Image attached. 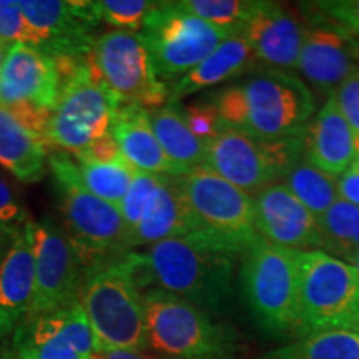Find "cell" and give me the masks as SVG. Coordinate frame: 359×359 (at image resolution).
<instances>
[{
    "instance_id": "5",
    "label": "cell",
    "mask_w": 359,
    "mask_h": 359,
    "mask_svg": "<svg viewBox=\"0 0 359 359\" xmlns=\"http://www.w3.org/2000/svg\"><path fill=\"white\" fill-rule=\"evenodd\" d=\"M175 185L195 228L190 240L238 255L245 253L259 238L255 224L253 196L212 170H191L175 177Z\"/></svg>"
},
{
    "instance_id": "19",
    "label": "cell",
    "mask_w": 359,
    "mask_h": 359,
    "mask_svg": "<svg viewBox=\"0 0 359 359\" xmlns=\"http://www.w3.org/2000/svg\"><path fill=\"white\" fill-rule=\"evenodd\" d=\"M35 288L32 222L17 233L0 262V336L15 333L29 316Z\"/></svg>"
},
{
    "instance_id": "34",
    "label": "cell",
    "mask_w": 359,
    "mask_h": 359,
    "mask_svg": "<svg viewBox=\"0 0 359 359\" xmlns=\"http://www.w3.org/2000/svg\"><path fill=\"white\" fill-rule=\"evenodd\" d=\"M13 43L32 45V34L19 2L0 0V45L8 48Z\"/></svg>"
},
{
    "instance_id": "33",
    "label": "cell",
    "mask_w": 359,
    "mask_h": 359,
    "mask_svg": "<svg viewBox=\"0 0 359 359\" xmlns=\"http://www.w3.org/2000/svg\"><path fill=\"white\" fill-rule=\"evenodd\" d=\"M306 7L359 40V0H325Z\"/></svg>"
},
{
    "instance_id": "43",
    "label": "cell",
    "mask_w": 359,
    "mask_h": 359,
    "mask_svg": "<svg viewBox=\"0 0 359 359\" xmlns=\"http://www.w3.org/2000/svg\"><path fill=\"white\" fill-rule=\"evenodd\" d=\"M24 228V226H22ZM22 228H13V226H8V224L0 222V262H2L4 255L7 253L8 246H11L12 240L15 238L17 233H19Z\"/></svg>"
},
{
    "instance_id": "10",
    "label": "cell",
    "mask_w": 359,
    "mask_h": 359,
    "mask_svg": "<svg viewBox=\"0 0 359 359\" xmlns=\"http://www.w3.org/2000/svg\"><path fill=\"white\" fill-rule=\"evenodd\" d=\"M140 32L161 82H177L233 34L183 11L178 2H158Z\"/></svg>"
},
{
    "instance_id": "45",
    "label": "cell",
    "mask_w": 359,
    "mask_h": 359,
    "mask_svg": "<svg viewBox=\"0 0 359 359\" xmlns=\"http://www.w3.org/2000/svg\"><path fill=\"white\" fill-rule=\"evenodd\" d=\"M0 359H15V353H13V348L6 349V351L0 353Z\"/></svg>"
},
{
    "instance_id": "23",
    "label": "cell",
    "mask_w": 359,
    "mask_h": 359,
    "mask_svg": "<svg viewBox=\"0 0 359 359\" xmlns=\"http://www.w3.org/2000/svg\"><path fill=\"white\" fill-rule=\"evenodd\" d=\"M195 228L185 201L175 185V177H160L150 205L140 223L128 233L130 250L151 246L172 238H193Z\"/></svg>"
},
{
    "instance_id": "37",
    "label": "cell",
    "mask_w": 359,
    "mask_h": 359,
    "mask_svg": "<svg viewBox=\"0 0 359 359\" xmlns=\"http://www.w3.org/2000/svg\"><path fill=\"white\" fill-rule=\"evenodd\" d=\"M6 109L11 111L13 118H15L22 127L45 140V130H47L52 110L43 109V107H39L35 105V103L29 102L13 103V105H8Z\"/></svg>"
},
{
    "instance_id": "9",
    "label": "cell",
    "mask_w": 359,
    "mask_h": 359,
    "mask_svg": "<svg viewBox=\"0 0 359 359\" xmlns=\"http://www.w3.org/2000/svg\"><path fill=\"white\" fill-rule=\"evenodd\" d=\"M299 156H303L302 133L266 142L250 137L222 120L217 135L206 142L203 167L255 196L266 187L280 183Z\"/></svg>"
},
{
    "instance_id": "2",
    "label": "cell",
    "mask_w": 359,
    "mask_h": 359,
    "mask_svg": "<svg viewBox=\"0 0 359 359\" xmlns=\"http://www.w3.org/2000/svg\"><path fill=\"white\" fill-rule=\"evenodd\" d=\"M212 103L224 123L266 142L296 137L314 115V97L306 83L275 69L251 72L219 90Z\"/></svg>"
},
{
    "instance_id": "48",
    "label": "cell",
    "mask_w": 359,
    "mask_h": 359,
    "mask_svg": "<svg viewBox=\"0 0 359 359\" xmlns=\"http://www.w3.org/2000/svg\"><path fill=\"white\" fill-rule=\"evenodd\" d=\"M353 167H356V168L359 170V158H358V160H354V161H353Z\"/></svg>"
},
{
    "instance_id": "40",
    "label": "cell",
    "mask_w": 359,
    "mask_h": 359,
    "mask_svg": "<svg viewBox=\"0 0 359 359\" xmlns=\"http://www.w3.org/2000/svg\"><path fill=\"white\" fill-rule=\"evenodd\" d=\"M120 158H123V156L120 154L118 145H116L111 133L103 135L98 140L90 143L83 151L75 155V160L77 161H88V163H111V161H116Z\"/></svg>"
},
{
    "instance_id": "25",
    "label": "cell",
    "mask_w": 359,
    "mask_h": 359,
    "mask_svg": "<svg viewBox=\"0 0 359 359\" xmlns=\"http://www.w3.org/2000/svg\"><path fill=\"white\" fill-rule=\"evenodd\" d=\"M148 122L154 130L156 140L170 160L188 173L203 167L206 143L195 137L177 103H167L161 109L147 110Z\"/></svg>"
},
{
    "instance_id": "13",
    "label": "cell",
    "mask_w": 359,
    "mask_h": 359,
    "mask_svg": "<svg viewBox=\"0 0 359 359\" xmlns=\"http://www.w3.org/2000/svg\"><path fill=\"white\" fill-rule=\"evenodd\" d=\"M35 288L29 316L37 318L79 302L83 268L64 228L52 219L32 222ZM25 318V320H27Z\"/></svg>"
},
{
    "instance_id": "32",
    "label": "cell",
    "mask_w": 359,
    "mask_h": 359,
    "mask_svg": "<svg viewBox=\"0 0 359 359\" xmlns=\"http://www.w3.org/2000/svg\"><path fill=\"white\" fill-rule=\"evenodd\" d=\"M160 177L161 175H151L135 170L127 196H125L123 203L120 206V212H122L128 233L140 223L147 206L154 198V193L160 183Z\"/></svg>"
},
{
    "instance_id": "44",
    "label": "cell",
    "mask_w": 359,
    "mask_h": 359,
    "mask_svg": "<svg viewBox=\"0 0 359 359\" xmlns=\"http://www.w3.org/2000/svg\"><path fill=\"white\" fill-rule=\"evenodd\" d=\"M349 331H354V333L359 334V311H358L356 316H354L351 326H349Z\"/></svg>"
},
{
    "instance_id": "42",
    "label": "cell",
    "mask_w": 359,
    "mask_h": 359,
    "mask_svg": "<svg viewBox=\"0 0 359 359\" xmlns=\"http://www.w3.org/2000/svg\"><path fill=\"white\" fill-rule=\"evenodd\" d=\"M90 359H165L156 353L140 351V349H100Z\"/></svg>"
},
{
    "instance_id": "11",
    "label": "cell",
    "mask_w": 359,
    "mask_h": 359,
    "mask_svg": "<svg viewBox=\"0 0 359 359\" xmlns=\"http://www.w3.org/2000/svg\"><path fill=\"white\" fill-rule=\"evenodd\" d=\"M122 105L93 70L90 55L74 77L60 83L45 142L79 155L90 143L110 133L115 111Z\"/></svg>"
},
{
    "instance_id": "7",
    "label": "cell",
    "mask_w": 359,
    "mask_h": 359,
    "mask_svg": "<svg viewBox=\"0 0 359 359\" xmlns=\"http://www.w3.org/2000/svg\"><path fill=\"white\" fill-rule=\"evenodd\" d=\"M79 303L95 336L97 351L150 349L143 293L122 259L85 273Z\"/></svg>"
},
{
    "instance_id": "1",
    "label": "cell",
    "mask_w": 359,
    "mask_h": 359,
    "mask_svg": "<svg viewBox=\"0 0 359 359\" xmlns=\"http://www.w3.org/2000/svg\"><path fill=\"white\" fill-rule=\"evenodd\" d=\"M236 255L190 238H172L130 251L122 262L137 288H158L185 299L201 311L222 316L235 299Z\"/></svg>"
},
{
    "instance_id": "47",
    "label": "cell",
    "mask_w": 359,
    "mask_h": 359,
    "mask_svg": "<svg viewBox=\"0 0 359 359\" xmlns=\"http://www.w3.org/2000/svg\"><path fill=\"white\" fill-rule=\"evenodd\" d=\"M351 266H353L354 269H356V271H358V275H359V255H358V257H356V258H354V259H353Z\"/></svg>"
},
{
    "instance_id": "6",
    "label": "cell",
    "mask_w": 359,
    "mask_h": 359,
    "mask_svg": "<svg viewBox=\"0 0 359 359\" xmlns=\"http://www.w3.org/2000/svg\"><path fill=\"white\" fill-rule=\"evenodd\" d=\"M299 253L263 236L243 253L241 294L257 326L269 336L296 334Z\"/></svg>"
},
{
    "instance_id": "28",
    "label": "cell",
    "mask_w": 359,
    "mask_h": 359,
    "mask_svg": "<svg viewBox=\"0 0 359 359\" xmlns=\"http://www.w3.org/2000/svg\"><path fill=\"white\" fill-rule=\"evenodd\" d=\"M259 359H359V334L349 330H333L304 336Z\"/></svg>"
},
{
    "instance_id": "16",
    "label": "cell",
    "mask_w": 359,
    "mask_h": 359,
    "mask_svg": "<svg viewBox=\"0 0 359 359\" xmlns=\"http://www.w3.org/2000/svg\"><path fill=\"white\" fill-rule=\"evenodd\" d=\"M253 205L257 230L269 243L294 251L321 248L316 217L285 185L266 187Z\"/></svg>"
},
{
    "instance_id": "41",
    "label": "cell",
    "mask_w": 359,
    "mask_h": 359,
    "mask_svg": "<svg viewBox=\"0 0 359 359\" xmlns=\"http://www.w3.org/2000/svg\"><path fill=\"white\" fill-rule=\"evenodd\" d=\"M339 198L349 201L359 208V170L356 167H349L346 172L341 175L338 180Z\"/></svg>"
},
{
    "instance_id": "21",
    "label": "cell",
    "mask_w": 359,
    "mask_h": 359,
    "mask_svg": "<svg viewBox=\"0 0 359 359\" xmlns=\"http://www.w3.org/2000/svg\"><path fill=\"white\" fill-rule=\"evenodd\" d=\"M110 133L123 160L133 170L161 177L185 175L163 151L148 122L147 110L142 107L122 103L111 120Z\"/></svg>"
},
{
    "instance_id": "20",
    "label": "cell",
    "mask_w": 359,
    "mask_h": 359,
    "mask_svg": "<svg viewBox=\"0 0 359 359\" xmlns=\"http://www.w3.org/2000/svg\"><path fill=\"white\" fill-rule=\"evenodd\" d=\"M353 140L351 127L330 95L303 128V156L330 177H341L354 161Z\"/></svg>"
},
{
    "instance_id": "17",
    "label": "cell",
    "mask_w": 359,
    "mask_h": 359,
    "mask_svg": "<svg viewBox=\"0 0 359 359\" xmlns=\"http://www.w3.org/2000/svg\"><path fill=\"white\" fill-rule=\"evenodd\" d=\"M60 82L50 55L29 43H13L7 48L0 69V107L29 102L53 110Z\"/></svg>"
},
{
    "instance_id": "36",
    "label": "cell",
    "mask_w": 359,
    "mask_h": 359,
    "mask_svg": "<svg viewBox=\"0 0 359 359\" xmlns=\"http://www.w3.org/2000/svg\"><path fill=\"white\" fill-rule=\"evenodd\" d=\"M341 114L351 127L353 133H359V70L354 72L331 93Z\"/></svg>"
},
{
    "instance_id": "24",
    "label": "cell",
    "mask_w": 359,
    "mask_h": 359,
    "mask_svg": "<svg viewBox=\"0 0 359 359\" xmlns=\"http://www.w3.org/2000/svg\"><path fill=\"white\" fill-rule=\"evenodd\" d=\"M43 138L22 127L6 107H0V167L22 183H37L47 173Z\"/></svg>"
},
{
    "instance_id": "26",
    "label": "cell",
    "mask_w": 359,
    "mask_h": 359,
    "mask_svg": "<svg viewBox=\"0 0 359 359\" xmlns=\"http://www.w3.org/2000/svg\"><path fill=\"white\" fill-rule=\"evenodd\" d=\"M321 251L351 264L359 255V208L339 198L318 217Z\"/></svg>"
},
{
    "instance_id": "15",
    "label": "cell",
    "mask_w": 359,
    "mask_h": 359,
    "mask_svg": "<svg viewBox=\"0 0 359 359\" xmlns=\"http://www.w3.org/2000/svg\"><path fill=\"white\" fill-rule=\"evenodd\" d=\"M359 40L330 20L314 15L304 27L296 70L320 92L333 93L358 70Z\"/></svg>"
},
{
    "instance_id": "38",
    "label": "cell",
    "mask_w": 359,
    "mask_h": 359,
    "mask_svg": "<svg viewBox=\"0 0 359 359\" xmlns=\"http://www.w3.org/2000/svg\"><path fill=\"white\" fill-rule=\"evenodd\" d=\"M13 353L15 359H83L60 334L40 346L13 348Z\"/></svg>"
},
{
    "instance_id": "30",
    "label": "cell",
    "mask_w": 359,
    "mask_h": 359,
    "mask_svg": "<svg viewBox=\"0 0 359 359\" xmlns=\"http://www.w3.org/2000/svg\"><path fill=\"white\" fill-rule=\"evenodd\" d=\"M263 0H182L183 11L224 30H240L263 7Z\"/></svg>"
},
{
    "instance_id": "22",
    "label": "cell",
    "mask_w": 359,
    "mask_h": 359,
    "mask_svg": "<svg viewBox=\"0 0 359 359\" xmlns=\"http://www.w3.org/2000/svg\"><path fill=\"white\" fill-rule=\"evenodd\" d=\"M258 67V60L248 40L241 30H236L228 35L200 65L170 87L168 103H178L201 90L217 87L246 72H255Z\"/></svg>"
},
{
    "instance_id": "4",
    "label": "cell",
    "mask_w": 359,
    "mask_h": 359,
    "mask_svg": "<svg viewBox=\"0 0 359 359\" xmlns=\"http://www.w3.org/2000/svg\"><path fill=\"white\" fill-rule=\"evenodd\" d=\"M148 346L165 359H235L240 336L185 299L151 288L143 293Z\"/></svg>"
},
{
    "instance_id": "35",
    "label": "cell",
    "mask_w": 359,
    "mask_h": 359,
    "mask_svg": "<svg viewBox=\"0 0 359 359\" xmlns=\"http://www.w3.org/2000/svg\"><path fill=\"white\" fill-rule=\"evenodd\" d=\"M188 128L191 130L195 137H198L201 142H208L217 135L222 118H219L217 109L212 100L193 102L185 107L183 110Z\"/></svg>"
},
{
    "instance_id": "27",
    "label": "cell",
    "mask_w": 359,
    "mask_h": 359,
    "mask_svg": "<svg viewBox=\"0 0 359 359\" xmlns=\"http://www.w3.org/2000/svg\"><path fill=\"white\" fill-rule=\"evenodd\" d=\"M280 183L288 188L316 218L339 200L338 180L321 172L304 156H299L291 165Z\"/></svg>"
},
{
    "instance_id": "8",
    "label": "cell",
    "mask_w": 359,
    "mask_h": 359,
    "mask_svg": "<svg viewBox=\"0 0 359 359\" xmlns=\"http://www.w3.org/2000/svg\"><path fill=\"white\" fill-rule=\"evenodd\" d=\"M358 311L356 269L321 250L302 251L296 336L304 338L325 331L349 330Z\"/></svg>"
},
{
    "instance_id": "46",
    "label": "cell",
    "mask_w": 359,
    "mask_h": 359,
    "mask_svg": "<svg viewBox=\"0 0 359 359\" xmlns=\"http://www.w3.org/2000/svg\"><path fill=\"white\" fill-rule=\"evenodd\" d=\"M6 53H7V47L0 45V69H2L4 60H6Z\"/></svg>"
},
{
    "instance_id": "12",
    "label": "cell",
    "mask_w": 359,
    "mask_h": 359,
    "mask_svg": "<svg viewBox=\"0 0 359 359\" xmlns=\"http://www.w3.org/2000/svg\"><path fill=\"white\" fill-rule=\"evenodd\" d=\"M90 62L98 79L118 97L120 103L154 110L168 102L170 87L156 77L140 34L110 30L98 35L90 50Z\"/></svg>"
},
{
    "instance_id": "29",
    "label": "cell",
    "mask_w": 359,
    "mask_h": 359,
    "mask_svg": "<svg viewBox=\"0 0 359 359\" xmlns=\"http://www.w3.org/2000/svg\"><path fill=\"white\" fill-rule=\"evenodd\" d=\"M77 163L80 182L85 190L120 208L135 173L127 161L120 158L111 163H88V161H77Z\"/></svg>"
},
{
    "instance_id": "14",
    "label": "cell",
    "mask_w": 359,
    "mask_h": 359,
    "mask_svg": "<svg viewBox=\"0 0 359 359\" xmlns=\"http://www.w3.org/2000/svg\"><path fill=\"white\" fill-rule=\"evenodd\" d=\"M32 45L52 58L87 57L100 24L95 2L90 0H19Z\"/></svg>"
},
{
    "instance_id": "39",
    "label": "cell",
    "mask_w": 359,
    "mask_h": 359,
    "mask_svg": "<svg viewBox=\"0 0 359 359\" xmlns=\"http://www.w3.org/2000/svg\"><path fill=\"white\" fill-rule=\"evenodd\" d=\"M0 222L13 228H22L30 222L29 212L4 177H0Z\"/></svg>"
},
{
    "instance_id": "3",
    "label": "cell",
    "mask_w": 359,
    "mask_h": 359,
    "mask_svg": "<svg viewBox=\"0 0 359 359\" xmlns=\"http://www.w3.org/2000/svg\"><path fill=\"white\" fill-rule=\"evenodd\" d=\"M65 235L77 251L83 273L109 266L128 255V231L118 206L97 198L80 182L77 160L65 151L48 155Z\"/></svg>"
},
{
    "instance_id": "18",
    "label": "cell",
    "mask_w": 359,
    "mask_h": 359,
    "mask_svg": "<svg viewBox=\"0 0 359 359\" xmlns=\"http://www.w3.org/2000/svg\"><path fill=\"white\" fill-rule=\"evenodd\" d=\"M304 27L288 8L264 2L240 30L253 48L259 67L286 72L298 65Z\"/></svg>"
},
{
    "instance_id": "31",
    "label": "cell",
    "mask_w": 359,
    "mask_h": 359,
    "mask_svg": "<svg viewBox=\"0 0 359 359\" xmlns=\"http://www.w3.org/2000/svg\"><path fill=\"white\" fill-rule=\"evenodd\" d=\"M158 2L148 0H98L95 2L102 22L123 32H140L142 25Z\"/></svg>"
}]
</instances>
